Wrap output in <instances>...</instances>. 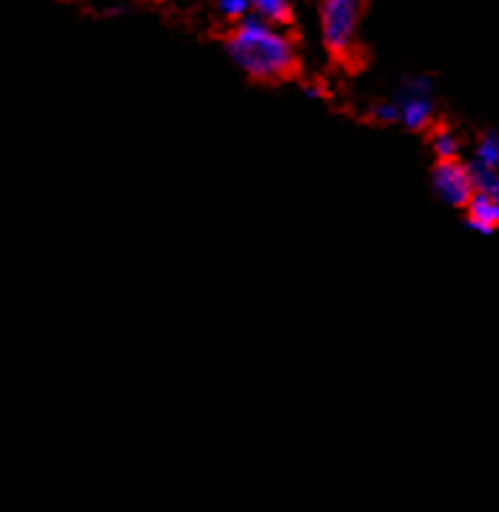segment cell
Instances as JSON below:
<instances>
[{
  "label": "cell",
  "instance_id": "obj_8",
  "mask_svg": "<svg viewBox=\"0 0 499 512\" xmlns=\"http://www.w3.org/2000/svg\"><path fill=\"white\" fill-rule=\"evenodd\" d=\"M468 169H471L476 195H486L492 197V200H499V171L484 169V166H478V163L473 161L468 163Z\"/></svg>",
  "mask_w": 499,
  "mask_h": 512
},
{
  "label": "cell",
  "instance_id": "obj_6",
  "mask_svg": "<svg viewBox=\"0 0 499 512\" xmlns=\"http://www.w3.org/2000/svg\"><path fill=\"white\" fill-rule=\"evenodd\" d=\"M253 16L274 27H284L292 22V0H253Z\"/></svg>",
  "mask_w": 499,
  "mask_h": 512
},
{
  "label": "cell",
  "instance_id": "obj_1",
  "mask_svg": "<svg viewBox=\"0 0 499 512\" xmlns=\"http://www.w3.org/2000/svg\"><path fill=\"white\" fill-rule=\"evenodd\" d=\"M226 53L255 82H282L300 66L295 40L258 16L234 24L232 35L226 37Z\"/></svg>",
  "mask_w": 499,
  "mask_h": 512
},
{
  "label": "cell",
  "instance_id": "obj_7",
  "mask_svg": "<svg viewBox=\"0 0 499 512\" xmlns=\"http://www.w3.org/2000/svg\"><path fill=\"white\" fill-rule=\"evenodd\" d=\"M431 150L436 155V163L439 161H457V155H460V140H457V134L450 132L447 127H439L431 132L429 140Z\"/></svg>",
  "mask_w": 499,
  "mask_h": 512
},
{
  "label": "cell",
  "instance_id": "obj_5",
  "mask_svg": "<svg viewBox=\"0 0 499 512\" xmlns=\"http://www.w3.org/2000/svg\"><path fill=\"white\" fill-rule=\"evenodd\" d=\"M468 229L478 234H492L499 226V200L486 195H473L468 203Z\"/></svg>",
  "mask_w": 499,
  "mask_h": 512
},
{
  "label": "cell",
  "instance_id": "obj_2",
  "mask_svg": "<svg viewBox=\"0 0 499 512\" xmlns=\"http://www.w3.org/2000/svg\"><path fill=\"white\" fill-rule=\"evenodd\" d=\"M363 8L366 0H321V37L334 58H347L355 50Z\"/></svg>",
  "mask_w": 499,
  "mask_h": 512
},
{
  "label": "cell",
  "instance_id": "obj_9",
  "mask_svg": "<svg viewBox=\"0 0 499 512\" xmlns=\"http://www.w3.org/2000/svg\"><path fill=\"white\" fill-rule=\"evenodd\" d=\"M473 163L484 166V169L499 171V134L486 132L476 145V155H473Z\"/></svg>",
  "mask_w": 499,
  "mask_h": 512
},
{
  "label": "cell",
  "instance_id": "obj_3",
  "mask_svg": "<svg viewBox=\"0 0 499 512\" xmlns=\"http://www.w3.org/2000/svg\"><path fill=\"white\" fill-rule=\"evenodd\" d=\"M397 106H400V124L408 132H423L434 121V98H431V82L423 77H410L402 82L397 92Z\"/></svg>",
  "mask_w": 499,
  "mask_h": 512
},
{
  "label": "cell",
  "instance_id": "obj_4",
  "mask_svg": "<svg viewBox=\"0 0 499 512\" xmlns=\"http://www.w3.org/2000/svg\"><path fill=\"white\" fill-rule=\"evenodd\" d=\"M431 187H434L436 197L452 208H468V203L476 195L471 169H468V163L460 161L436 163L434 174H431Z\"/></svg>",
  "mask_w": 499,
  "mask_h": 512
},
{
  "label": "cell",
  "instance_id": "obj_11",
  "mask_svg": "<svg viewBox=\"0 0 499 512\" xmlns=\"http://www.w3.org/2000/svg\"><path fill=\"white\" fill-rule=\"evenodd\" d=\"M368 116L381 127H392V124H400V106L397 100H381V103H373Z\"/></svg>",
  "mask_w": 499,
  "mask_h": 512
},
{
  "label": "cell",
  "instance_id": "obj_12",
  "mask_svg": "<svg viewBox=\"0 0 499 512\" xmlns=\"http://www.w3.org/2000/svg\"><path fill=\"white\" fill-rule=\"evenodd\" d=\"M305 95H310V98H324V90H321V85H305Z\"/></svg>",
  "mask_w": 499,
  "mask_h": 512
},
{
  "label": "cell",
  "instance_id": "obj_10",
  "mask_svg": "<svg viewBox=\"0 0 499 512\" xmlns=\"http://www.w3.org/2000/svg\"><path fill=\"white\" fill-rule=\"evenodd\" d=\"M218 11L224 19L239 24L253 16V0H216Z\"/></svg>",
  "mask_w": 499,
  "mask_h": 512
}]
</instances>
